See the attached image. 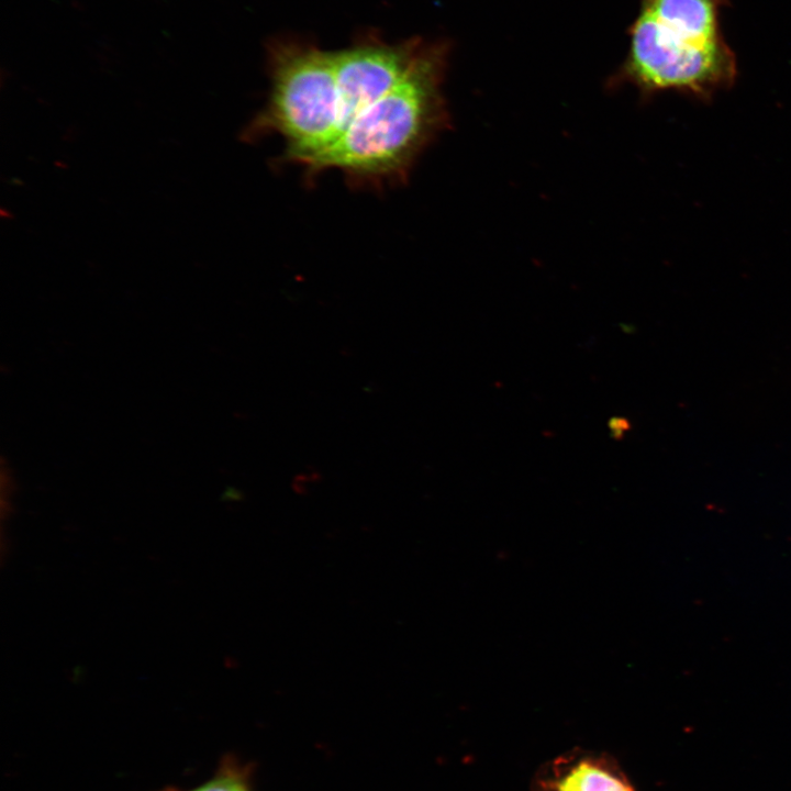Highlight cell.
<instances>
[{
	"label": "cell",
	"instance_id": "4",
	"mask_svg": "<svg viewBox=\"0 0 791 791\" xmlns=\"http://www.w3.org/2000/svg\"><path fill=\"white\" fill-rule=\"evenodd\" d=\"M424 46L366 43L332 53L342 101V130L357 112L404 80Z\"/></svg>",
	"mask_w": 791,
	"mask_h": 791
},
{
	"label": "cell",
	"instance_id": "8",
	"mask_svg": "<svg viewBox=\"0 0 791 791\" xmlns=\"http://www.w3.org/2000/svg\"><path fill=\"white\" fill-rule=\"evenodd\" d=\"M626 421L624 419L614 417L610 421L609 426L610 430L615 438H620L623 436L624 431H626Z\"/></svg>",
	"mask_w": 791,
	"mask_h": 791
},
{
	"label": "cell",
	"instance_id": "5",
	"mask_svg": "<svg viewBox=\"0 0 791 791\" xmlns=\"http://www.w3.org/2000/svg\"><path fill=\"white\" fill-rule=\"evenodd\" d=\"M533 791H636L616 760L605 754L576 749L544 765Z\"/></svg>",
	"mask_w": 791,
	"mask_h": 791
},
{
	"label": "cell",
	"instance_id": "6",
	"mask_svg": "<svg viewBox=\"0 0 791 791\" xmlns=\"http://www.w3.org/2000/svg\"><path fill=\"white\" fill-rule=\"evenodd\" d=\"M727 0H640V11L666 30L698 44L722 38L720 10Z\"/></svg>",
	"mask_w": 791,
	"mask_h": 791
},
{
	"label": "cell",
	"instance_id": "1",
	"mask_svg": "<svg viewBox=\"0 0 791 791\" xmlns=\"http://www.w3.org/2000/svg\"><path fill=\"white\" fill-rule=\"evenodd\" d=\"M446 49L425 44L410 74L357 112L335 140L302 167L308 178L334 169L352 187L402 185L423 151L448 127L442 90Z\"/></svg>",
	"mask_w": 791,
	"mask_h": 791
},
{
	"label": "cell",
	"instance_id": "3",
	"mask_svg": "<svg viewBox=\"0 0 791 791\" xmlns=\"http://www.w3.org/2000/svg\"><path fill=\"white\" fill-rule=\"evenodd\" d=\"M736 75L735 55L723 38L693 43L640 11L630 30L627 56L613 81L633 85L643 97L675 90L704 100L731 87Z\"/></svg>",
	"mask_w": 791,
	"mask_h": 791
},
{
	"label": "cell",
	"instance_id": "2",
	"mask_svg": "<svg viewBox=\"0 0 791 791\" xmlns=\"http://www.w3.org/2000/svg\"><path fill=\"white\" fill-rule=\"evenodd\" d=\"M267 103L246 129L248 140L278 135L282 160L303 166L325 149L343 126L333 54L303 44H278L270 54Z\"/></svg>",
	"mask_w": 791,
	"mask_h": 791
},
{
	"label": "cell",
	"instance_id": "7",
	"mask_svg": "<svg viewBox=\"0 0 791 791\" xmlns=\"http://www.w3.org/2000/svg\"><path fill=\"white\" fill-rule=\"evenodd\" d=\"M190 791H247V789L237 775L225 772Z\"/></svg>",
	"mask_w": 791,
	"mask_h": 791
}]
</instances>
